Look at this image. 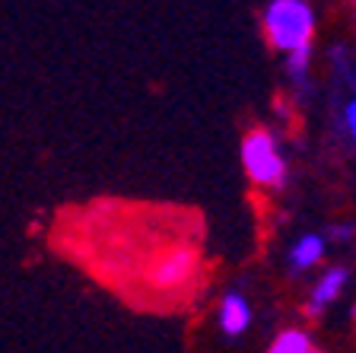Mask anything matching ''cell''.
Returning a JSON list of instances; mask_svg holds the SVG:
<instances>
[{"label":"cell","instance_id":"obj_2","mask_svg":"<svg viewBox=\"0 0 356 353\" xmlns=\"http://www.w3.org/2000/svg\"><path fill=\"white\" fill-rule=\"evenodd\" d=\"M238 159H242V169L254 188H261V191H283L286 188L289 162L274 131L254 127L245 134L238 143Z\"/></svg>","mask_w":356,"mask_h":353},{"label":"cell","instance_id":"obj_1","mask_svg":"<svg viewBox=\"0 0 356 353\" xmlns=\"http://www.w3.org/2000/svg\"><path fill=\"white\" fill-rule=\"evenodd\" d=\"M261 29L274 52L289 54L315 42L318 19L309 0H267L264 13H261Z\"/></svg>","mask_w":356,"mask_h":353},{"label":"cell","instance_id":"obj_5","mask_svg":"<svg viewBox=\"0 0 356 353\" xmlns=\"http://www.w3.org/2000/svg\"><path fill=\"white\" fill-rule=\"evenodd\" d=\"M252 318H254L252 302L245 299L242 293H236V290H232V293H222V299L216 302V328L229 340L242 338V334L252 328Z\"/></svg>","mask_w":356,"mask_h":353},{"label":"cell","instance_id":"obj_4","mask_svg":"<svg viewBox=\"0 0 356 353\" xmlns=\"http://www.w3.org/2000/svg\"><path fill=\"white\" fill-rule=\"evenodd\" d=\"M350 287V267L347 265H327L318 274V280L312 283L309 299H305V315L318 318L321 312H327L334 302L343 296V290Z\"/></svg>","mask_w":356,"mask_h":353},{"label":"cell","instance_id":"obj_6","mask_svg":"<svg viewBox=\"0 0 356 353\" xmlns=\"http://www.w3.org/2000/svg\"><path fill=\"white\" fill-rule=\"evenodd\" d=\"M327 233L321 235V233H302L296 239V242L289 245V251H286V267H289V274L293 277H299V274H305V271H312V267H318L321 261H325V255H327Z\"/></svg>","mask_w":356,"mask_h":353},{"label":"cell","instance_id":"obj_8","mask_svg":"<svg viewBox=\"0 0 356 353\" xmlns=\"http://www.w3.org/2000/svg\"><path fill=\"white\" fill-rule=\"evenodd\" d=\"M312 45H302V48H296V52H289L286 58H283V70H286L289 83H296V86H305L312 77Z\"/></svg>","mask_w":356,"mask_h":353},{"label":"cell","instance_id":"obj_7","mask_svg":"<svg viewBox=\"0 0 356 353\" xmlns=\"http://www.w3.org/2000/svg\"><path fill=\"white\" fill-rule=\"evenodd\" d=\"M267 350L270 353H315L318 344H315V338H312L305 328H283V331L267 344Z\"/></svg>","mask_w":356,"mask_h":353},{"label":"cell","instance_id":"obj_3","mask_svg":"<svg viewBox=\"0 0 356 353\" xmlns=\"http://www.w3.org/2000/svg\"><path fill=\"white\" fill-rule=\"evenodd\" d=\"M197 267H200V255L191 249V245H175V249H165L153 258L143 271L147 283L153 290H181L188 287L194 277H197Z\"/></svg>","mask_w":356,"mask_h":353},{"label":"cell","instance_id":"obj_9","mask_svg":"<svg viewBox=\"0 0 356 353\" xmlns=\"http://www.w3.org/2000/svg\"><path fill=\"white\" fill-rule=\"evenodd\" d=\"M337 121H341L343 137H347L350 143L356 147V93L347 99V102L341 105V115H337Z\"/></svg>","mask_w":356,"mask_h":353},{"label":"cell","instance_id":"obj_10","mask_svg":"<svg viewBox=\"0 0 356 353\" xmlns=\"http://www.w3.org/2000/svg\"><path fill=\"white\" fill-rule=\"evenodd\" d=\"M327 239L331 242H350V239H356V223H334L327 229Z\"/></svg>","mask_w":356,"mask_h":353}]
</instances>
